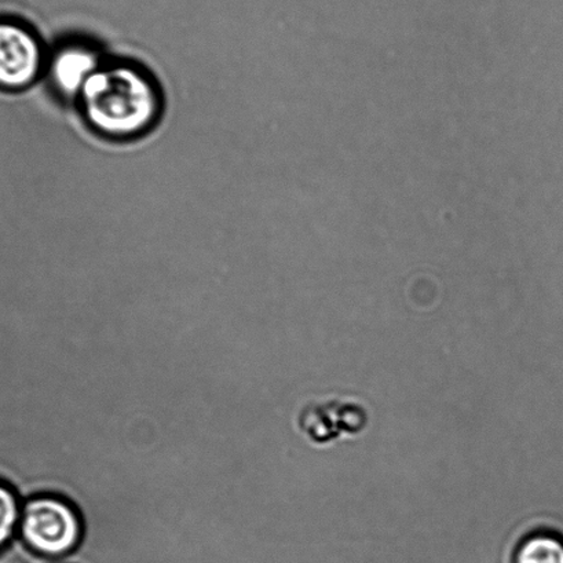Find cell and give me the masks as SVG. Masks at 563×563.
I'll use <instances>...</instances> for the list:
<instances>
[{"instance_id":"obj_5","label":"cell","mask_w":563,"mask_h":563,"mask_svg":"<svg viewBox=\"0 0 563 563\" xmlns=\"http://www.w3.org/2000/svg\"><path fill=\"white\" fill-rule=\"evenodd\" d=\"M23 501L19 490L0 478V552L18 539Z\"/></svg>"},{"instance_id":"obj_3","label":"cell","mask_w":563,"mask_h":563,"mask_svg":"<svg viewBox=\"0 0 563 563\" xmlns=\"http://www.w3.org/2000/svg\"><path fill=\"white\" fill-rule=\"evenodd\" d=\"M46 63L36 32L24 21L0 15V90L20 91L34 85Z\"/></svg>"},{"instance_id":"obj_6","label":"cell","mask_w":563,"mask_h":563,"mask_svg":"<svg viewBox=\"0 0 563 563\" xmlns=\"http://www.w3.org/2000/svg\"><path fill=\"white\" fill-rule=\"evenodd\" d=\"M514 563H563V540L550 533L529 536L519 544Z\"/></svg>"},{"instance_id":"obj_2","label":"cell","mask_w":563,"mask_h":563,"mask_svg":"<svg viewBox=\"0 0 563 563\" xmlns=\"http://www.w3.org/2000/svg\"><path fill=\"white\" fill-rule=\"evenodd\" d=\"M84 538L74 505L59 496L36 495L23 501L18 539L35 555L58 560L73 554Z\"/></svg>"},{"instance_id":"obj_4","label":"cell","mask_w":563,"mask_h":563,"mask_svg":"<svg viewBox=\"0 0 563 563\" xmlns=\"http://www.w3.org/2000/svg\"><path fill=\"white\" fill-rule=\"evenodd\" d=\"M102 67L103 62L97 48L81 42L64 43L46 63L52 87L69 100H79L86 85Z\"/></svg>"},{"instance_id":"obj_1","label":"cell","mask_w":563,"mask_h":563,"mask_svg":"<svg viewBox=\"0 0 563 563\" xmlns=\"http://www.w3.org/2000/svg\"><path fill=\"white\" fill-rule=\"evenodd\" d=\"M78 101L87 123L112 139L145 133L162 111L161 92L151 76L124 63L103 64Z\"/></svg>"}]
</instances>
